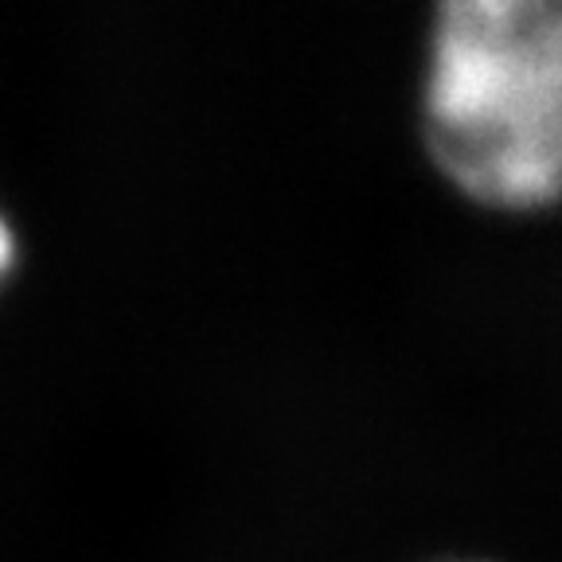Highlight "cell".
<instances>
[{"instance_id":"cell-1","label":"cell","mask_w":562,"mask_h":562,"mask_svg":"<svg viewBox=\"0 0 562 562\" xmlns=\"http://www.w3.org/2000/svg\"><path fill=\"white\" fill-rule=\"evenodd\" d=\"M426 140L488 207L562 200V0H453L438 12Z\"/></svg>"},{"instance_id":"cell-2","label":"cell","mask_w":562,"mask_h":562,"mask_svg":"<svg viewBox=\"0 0 562 562\" xmlns=\"http://www.w3.org/2000/svg\"><path fill=\"white\" fill-rule=\"evenodd\" d=\"M12 258H16V243H12V231H9V223H4V215H0V281L9 278V270H12Z\"/></svg>"}]
</instances>
